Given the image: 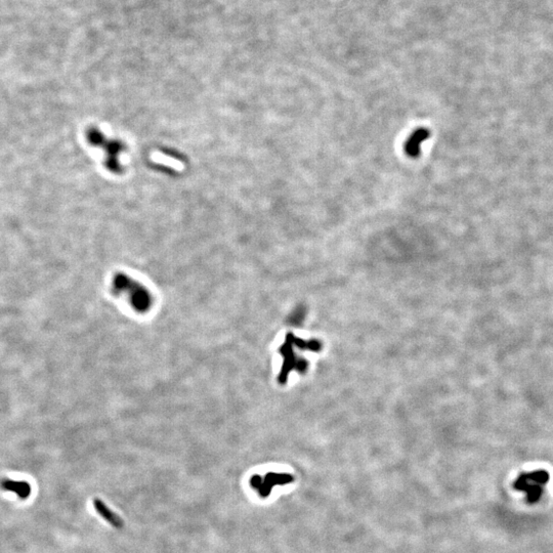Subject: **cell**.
Here are the masks:
<instances>
[{
    "instance_id": "cell-8",
    "label": "cell",
    "mask_w": 553,
    "mask_h": 553,
    "mask_svg": "<svg viewBox=\"0 0 553 553\" xmlns=\"http://www.w3.org/2000/svg\"><path fill=\"white\" fill-rule=\"evenodd\" d=\"M305 316H306V309L304 307H298L290 316V319L289 322L292 325H299L303 320L305 319Z\"/></svg>"
},
{
    "instance_id": "cell-5",
    "label": "cell",
    "mask_w": 553,
    "mask_h": 553,
    "mask_svg": "<svg viewBox=\"0 0 553 553\" xmlns=\"http://www.w3.org/2000/svg\"><path fill=\"white\" fill-rule=\"evenodd\" d=\"M93 507L95 509V511L97 512V514L104 518L105 521L110 524L111 526H113L115 529H122V527L124 526V522L123 519L118 515L116 514L113 510H111L104 501L99 500V499H94L93 500Z\"/></svg>"
},
{
    "instance_id": "cell-4",
    "label": "cell",
    "mask_w": 553,
    "mask_h": 553,
    "mask_svg": "<svg viewBox=\"0 0 553 553\" xmlns=\"http://www.w3.org/2000/svg\"><path fill=\"white\" fill-rule=\"evenodd\" d=\"M430 137V132L427 128H418L415 130L408 141L405 143V152L408 156L416 158L421 153L422 143Z\"/></svg>"
},
{
    "instance_id": "cell-2",
    "label": "cell",
    "mask_w": 553,
    "mask_h": 553,
    "mask_svg": "<svg viewBox=\"0 0 553 553\" xmlns=\"http://www.w3.org/2000/svg\"><path fill=\"white\" fill-rule=\"evenodd\" d=\"M279 353L283 358V365L280 371L278 381L280 384H285L288 380L291 371H296L300 374H305L309 369V362L298 357L294 351V344L291 338V332L286 335L284 343L279 347Z\"/></svg>"
},
{
    "instance_id": "cell-6",
    "label": "cell",
    "mask_w": 553,
    "mask_h": 553,
    "mask_svg": "<svg viewBox=\"0 0 553 553\" xmlns=\"http://www.w3.org/2000/svg\"><path fill=\"white\" fill-rule=\"evenodd\" d=\"M0 487L5 491L15 493L21 499H27L31 494V485L26 481H16L6 478L0 482Z\"/></svg>"
},
{
    "instance_id": "cell-3",
    "label": "cell",
    "mask_w": 553,
    "mask_h": 553,
    "mask_svg": "<svg viewBox=\"0 0 553 553\" xmlns=\"http://www.w3.org/2000/svg\"><path fill=\"white\" fill-rule=\"evenodd\" d=\"M87 140L90 145L96 148H102L106 151V159L108 167L112 171H119L120 164H118V156L122 151V146L118 142L109 141L104 133L96 128H91L87 131Z\"/></svg>"
},
{
    "instance_id": "cell-7",
    "label": "cell",
    "mask_w": 553,
    "mask_h": 553,
    "mask_svg": "<svg viewBox=\"0 0 553 553\" xmlns=\"http://www.w3.org/2000/svg\"><path fill=\"white\" fill-rule=\"evenodd\" d=\"M291 338H292V342L294 344V346L298 347L301 350H306V351H314V353H317V351H321L323 344L320 340L317 339H311V340H306L303 338H298L296 337L293 333H291Z\"/></svg>"
},
{
    "instance_id": "cell-1",
    "label": "cell",
    "mask_w": 553,
    "mask_h": 553,
    "mask_svg": "<svg viewBox=\"0 0 553 553\" xmlns=\"http://www.w3.org/2000/svg\"><path fill=\"white\" fill-rule=\"evenodd\" d=\"M112 292L117 296H125L132 309L140 314L148 313L154 304L150 290L124 273H117L113 277Z\"/></svg>"
}]
</instances>
